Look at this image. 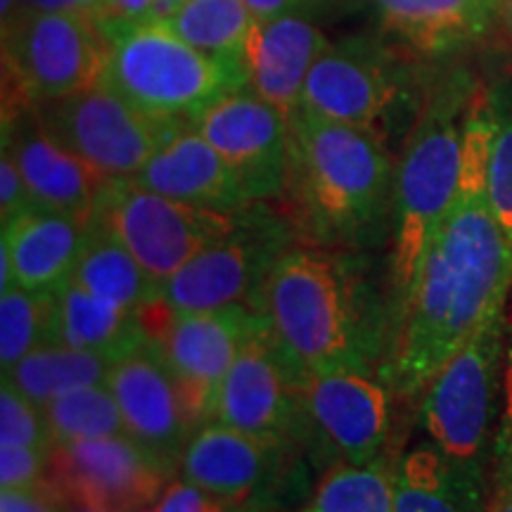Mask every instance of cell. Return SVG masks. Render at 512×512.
I'll list each match as a JSON object with an SVG mask.
<instances>
[{
	"instance_id": "30bf717a",
	"label": "cell",
	"mask_w": 512,
	"mask_h": 512,
	"mask_svg": "<svg viewBox=\"0 0 512 512\" xmlns=\"http://www.w3.org/2000/svg\"><path fill=\"white\" fill-rule=\"evenodd\" d=\"M501 316L484 323L432 377L422 422L437 451L453 465L477 472L494 403L501 351Z\"/></svg>"
},
{
	"instance_id": "9c48e42d",
	"label": "cell",
	"mask_w": 512,
	"mask_h": 512,
	"mask_svg": "<svg viewBox=\"0 0 512 512\" xmlns=\"http://www.w3.org/2000/svg\"><path fill=\"white\" fill-rule=\"evenodd\" d=\"M34 110L57 143L110 181L136 176L166 140L188 126L138 110L105 83L38 102Z\"/></svg>"
},
{
	"instance_id": "7402d4cb",
	"label": "cell",
	"mask_w": 512,
	"mask_h": 512,
	"mask_svg": "<svg viewBox=\"0 0 512 512\" xmlns=\"http://www.w3.org/2000/svg\"><path fill=\"white\" fill-rule=\"evenodd\" d=\"M396 46L420 57L458 53L494 27L501 0H370Z\"/></svg>"
},
{
	"instance_id": "4316f807",
	"label": "cell",
	"mask_w": 512,
	"mask_h": 512,
	"mask_svg": "<svg viewBox=\"0 0 512 512\" xmlns=\"http://www.w3.org/2000/svg\"><path fill=\"white\" fill-rule=\"evenodd\" d=\"M114 363L117 361L102 354L55 342L24 356L15 368L3 373V380L43 408L57 396L74 389L107 384Z\"/></svg>"
},
{
	"instance_id": "d4e9b609",
	"label": "cell",
	"mask_w": 512,
	"mask_h": 512,
	"mask_svg": "<svg viewBox=\"0 0 512 512\" xmlns=\"http://www.w3.org/2000/svg\"><path fill=\"white\" fill-rule=\"evenodd\" d=\"M74 285L121 309L145 311L157 302L159 285L107 228L88 219V238L72 275Z\"/></svg>"
},
{
	"instance_id": "2e32d148",
	"label": "cell",
	"mask_w": 512,
	"mask_h": 512,
	"mask_svg": "<svg viewBox=\"0 0 512 512\" xmlns=\"http://www.w3.org/2000/svg\"><path fill=\"white\" fill-rule=\"evenodd\" d=\"M107 384L119 403L128 437L174 470L202 420L164 363L155 339L150 337L143 347L114 363Z\"/></svg>"
},
{
	"instance_id": "f1b7e54d",
	"label": "cell",
	"mask_w": 512,
	"mask_h": 512,
	"mask_svg": "<svg viewBox=\"0 0 512 512\" xmlns=\"http://www.w3.org/2000/svg\"><path fill=\"white\" fill-rule=\"evenodd\" d=\"M60 342L57 290H24L12 285L0 292V366L8 373L31 351Z\"/></svg>"
},
{
	"instance_id": "8fae6325",
	"label": "cell",
	"mask_w": 512,
	"mask_h": 512,
	"mask_svg": "<svg viewBox=\"0 0 512 512\" xmlns=\"http://www.w3.org/2000/svg\"><path fill=\"white\" fill-rule=\"evenodd\" d=\"M403 93V64L389 41L349 36L330 43L306 79L299 110L339 124L377 126Z\"/></svg>"
},
{
	"instance_id": "4fadbf2b",
	"label": "cell",
	"mask_w": 512,
	"mask_h": 512,
	"mask_svg": "<svg viewBox=\"0 0 512 512\" xmlns=\"http://www.w3.org/2000/svg\"><path fill=\"white\" fill-rule=\"evenodd\" d=\"M50 477L64 496L93 512H140L164 494L169 467L128 434L55 446Z\"/></svg>"
},
{
	"instance_id": "ba28073f",
	"label": "cell",
	"mask_w": 512,
	"mask_h": 512,
	"mask_svg": "<svg viewBox=\"0 0 512 512\" xmlns=\"http://www.w3.org/2000/svg\"><path fill=\"white\" fill-rule=\"evenodd\" d=\"M238 211L192 207L140 188L131 178L107 181L88 219L107 228L162 285L195 254L233 230Z\"/></svg>"
},
{
	"instance_id": "7bdbcfd3",
	"label": "cell",
	"mask_w": 512,
	"mask_h": 512,
	"mask_svg": "<svg viewBox=\"0 0 512 512\" xmlns=\"http://www.w3.org/2000/svg\"><path fill=\"white\" fill-rule=\"evenodd\" d=\"M24 8L34 10H72L76 12L74 0H22Z\"/></svg>"
},
{
	"instance_id": "60d3db41",
	"label": "cell",
	"mask_w": 512,
	"mask_h": 512,
	"mask_svg": "<svg viewBox=\"0 0 512 512\" xmlns=\"http://www.w3.org/2000/svg\"><path fill=\"white\" fill-rule=\"evenodd\" d=\"M494 24H498V31H501L503 48H505V53H508L510 60H512V0H501Z\"/></svg>"
},
{
	"instance_id": "ab89813d",
	"label": "cell",
	"mask_w": 512,
	"mask_h": 512,
	"mask_svg": "<svg viewBox=\"0 0 512 512\" xmlns=\"http://www.w3.org/2000/svg\"><path fill=\"white\" fill-rule=\"evenodd\" d=\"M306 0H245V5L252 12L256 22H264V19H273L287 12L299 10Z\"/></svg>"
},
{
	"instance_id": "7a4b0ae2",
	"label": "cell",
	"mask_w": 512,
	"mask_h": 512,
	"mask_svg": "<svg viewBox=\"0 0 512 512\" xmlns=\"http://www.w3.org/2000/svg\"><path fill=\"white\" fill-rule=\"evenodd\" d=\"M259 311L302 389L313 375H370L377 330L342 259L313 249L285 252L268 275Z\"/></svg>"
},
{
	"instance_id": "484cf974",
	"label": "cell",
	"mask_w": 512,
	"mask_h": 512,
	"mask_svg": "<svg viewBox=\"0 0 512 512\" xmlns=\"http://www.w3.org/2000/svg\"><path fill=\"white\" fill-rule=\"evenodd\" d=\"M394 512H486L477 472L446 460L437 448H420L394 472Z\"/></svg>"
},
{
	"instance_id": "d6a6232c",
	"label": "cell",
	"mask_w": 512,
	"mask_h": 512,
	"mask_svg": "<svg viewBox=\"0 0 512 512\" xmlns=\"http://www.w3.org/2000/svg\"><path fill=\"white\" fill-rule=\"evenodd\" d=\"M0 446L55 448L43 408L17 392L8 380L0 387Z\"/></svg>"
},
{
	"instance_id": "52a82bcc",
	"label": "cell",
	"mask_w": 512,
	"mask_h": 512,
	"mask_svg": "<svg viewBox=\"0 0 512 512\" xmlns=\"http://www.w3.org/2000/svg\"><path fill=\"white\" fill-rule=\"evenodd\" d=\"M290 230L261 202L240 209L230 233L211 242L159 285L166 313H200L247 304L259 309L273 266L290 252Z\"/></svg>"
},
{
	"instance_id": "bcb514c9",
	"label": "cell",
	"mask_w": 512,
	"mask_h": 512,
	"mask_svg": "<svg viewBox=\"0 0 512 512\" xmlns=\"http://www.w3.org/2000/svg\"><path fill=\"white\" fill-rule=\"evenodd\" d=\"M204 512H228L226 508H223V505H219V501H211L209 498V505H207V510Z\"/></svg>"
},
{
	"instance_id": "b9f144b4",
	"label": "cell",
	"mask_w": 512,
	"mask_h": 512,
	"mask_svg": "<svg viewBox=\"0 0 512 512\" xmlns=\"http://www.w3.org/2000/svg\"><path fill=\"white\" fill-rule=\"evenodd\" d=\"M501 441H512V347L508 354V370H505V422Z\"/></svg>"
},
{
	"instance_id": "7c38bea8",
	"label": "cell",
	"mask_w": 512,
	"mask_h": 512,
	"mask_svg": "<svg viewBox=\"0 0 512 512\" xmlns=\"http://www.w3.org/2000/svg\"><path fill=\"white\" fill-rule=\"evenodd\" d=\"M230 166L249 202L285 195L290 178V119L252 88L223 95L190 121Z\"/></svg>"
},
{
	"instance_id": "f35d334b",
	"label": "cell",
	"mask_w": 512,
	"mask_h": 512,
	"mask_svg": "<svg viewBox=\"0 0 512 512\" xmlns=\"http://www.w3.org/2000/svg\"><path fill=\"white\" fill-rule=\"evenodd\" d=\"M498 451H501V465H498L496 491L486 505V512H512V444L501 441Z\"/></svg>"
},
{
	"instance_id": "cb8c5ba5",
	"label": "cell",
	"mask_w": 512,
	"mask_h": 512,
	"mask_svg": "<svg viewBox=\"0 0 512 512\" xmlns=\"http://www.w3.org/2000/svg\"><path fill=\"white\" fill-rule=\"evenodd\" d=\"M57 309H60V342L67 347L121 361L150 339L143 311L102 302L72 280L57 287Z\"/></svg>"
},
{
	"instance_id": "74e56055",
	"label": "cell",
	"mask_w": 512,
	"mask_h": 512,
	"mask_svg": "<svg viewBox=\"0 0 512 512\" xmlns=\"http://www.w3.org/2000/svg\"><path fill=\"white\" fill-rule=\"evenodd\" d=\"M0 512H60L41 489L0 491Z\"/></svg>"
},
{
	"instance_id": "f6af8a7d",
	"label": "cell",
	"mask_w": 512,
	"mask_h": 512,
	"mask_svg": "<svg viewBox=\"0 0 512 512\" xmlns=\"http://www.w3.org/2000/svg\"><path fill=\"white\" fill-rule=\"evenodd\" d=\"M74 5H76V12L91 17L95 22V17H98V10H100V0H74Z\"/></svg>"
},
{
	"instance_id": "f546056e",
	"label": "cell",
	"mask_w": 512,
	"mask_h": 512,
	"mask_svg": "<svg viewBox=\"0 0 512 512\" xmlns=\"http://www.w3.org/2000/svg\"><path fill=\"white\" fill-rule=\"evenodd\" d=\"M43 415L55 446L126 434L124 418L110 384H93L57 396L43 406Z\"/></svg>"
},
{
	"instance_id": "e0dca14e",
	"label": "cell",
	"mask_w": 512,
	"mask_h": 512,
	"mask_svg": "<svg viewBox=\"0 0 512 512\" xmlns=\"http://www.w3.org/2000/svg\"><path fill=\"white\" fill-rule=\"evenodd\" d=\"M3 150L15 159L34 204L76 219L91 216L102 185L110 181L57 143L34 107L3 117Z\"/></svg>"
},
{
	"instance_id": "5bb4252c",
	"label": "cell",
	"mask_w": 512,
	"mask_h": 512,
	"mask_svg": "<svg viewBox=\"0 0 512 512\" xmlns=\"http://www.w3.org/2000/svg\"><path fill=\"white\" fill-rule=\"evenodd\" d=\"M266 325V316L247 304L200 313H169L155 339L159 354L202 422L211 420V406L223 377L245 349V344Z\"/></svg>"
},
{
	"instance_id": "4dcf8cb0",
	"label": "cell",
	"mask_w": 512,
	"mask_h": 512,
	"mask_svg": "<svg viewBox=\"0 0 512 512\" xmlns=\"http://www.w3.org/2000/svg\"><path fill=\"white\" fill-rule=\"evenodd\" d=\"M306 512H394V475L377 460L337 467L320 482Z\"/></svg>"
},
{
	"instance_id": "8992f818",
	"label": "cell",
	"mask_w": 512,
	"mask_h": 512,
	"mask_svg": "<svg viewBox=\"0 0 512 512\" xmlns=\"http://www.w3.org/2000/svg\"><path fill=\"white\" fill-rule=\"evenodd\" d=\"M110 41L91 17L22 8L3 24V117L102 83Z\"/></svg>"
},
{
	"instance_id": "8d00e7d4",
	"label": "cell",
	"mask_w": 512,
	"mask_h": 512,
	"mask_svg": "<svg viewBox=\"0 0 512 512\" xmlns=\"http://www.w3.org/2000/svg\"><path fill=\"white\" fill-rule=\"evenodd\" d=\"M209 496L188 482H176L166 486L162 498L157 501L155 512H204Z\"/></svg>"
},
{
	"instance_id": "e575fe53",
	"label": "cell",
	"mask_w": 512,
	"mask_h": 512,
	"mask_svg": "<svg viewBox=\"0 0 512 512\" xmlns=\"http://www.w3.org/2000/svg\"><path fill=\"white\" fill-rule=\"evenodd\" d=\"M155 3L157 0H100L95 24L110 41L114 34L128 27L155 22Z\"/></svg>"
},
{
	"instance_id": "3957f363",
	"label": "cell",
	"mask_w": 512,
	"mask_h": 512,
	"mask_svg": "<svg viewBox=\"0 0 512 512\" xmlns=\"http://www.w3.org/2000/svg\"><path fill=\"white\" fill-rule=\"evenodd\" d=\"M311 235L361 247L380 238L392 166L377 133L297 110L290 117L287 190Z\"/></svg>"
},
{
	"instance_id": "d6986e66",
	"label": "cell",
	"mask_w": 512,
	"mask_h": 512,
	"mask_svg": "<svg viewBox=\"0 0 512 512\" xmlns=\"http://www.w3.org/2000/svg\"><path fill=\"white\" fill-rule=\"evenodd\" d=\"M328 48V36L299 10L254 22L245 53L249 88L290 119L302 105L313 64Z\"/></svg>"
},
{
	"instance_id": "ffe728a7",
	"label": "cell",
	"mask_w": 512,
	"mask_h": 512,
	"mask_svg": "<svg viewBox=\"0 0 512 512\" xmlns=\"http://www.w3.org/2000/svg\"><path fill=\"white\" fill-rule=\"evenodd\" d=\"M131 181L202 209L238 211L249 204L230 166L192 124L166 140Z\"/></svg>"
},
{
	"instance_id": "d590c367",
	"label": "cell",
	"mask_w": 512,
	"mask_h": 512,
	"mask_svg": "<svg viewBox=\"0 0 512 512\" xmlns=\"http://www.w3.org/2000/svg\"><path fill=\"white\" fill-rule=\"evenodd\" d=\"M31 207H34V200H31L27 183L19 174L10 152L3 150L0 155V219H3V226Z\"/></svg>"
},
{
	"instance_id": "9a60e30c",
	"label": "cell",
	"mask_w": 512,
	"mask_h": 512,
	"mask_svg": "<svg viewBox=\"0 0 512 512\" xmlns=\"http://www.w3.org/2000/svg\"><path fill=\"white\" fill-rule=\"evenodd\" d=\"M299 413H306L302 387L275 347L266 320L216 389L211 420L249 437L285 444L297 430Z\"/></svg>"
},
{
	"instance_id": "836d02e7",
	"label": "cell",
	"mask_w": 512,
	"mask_h": 512,
	"mask_svg": "<svg viewBox=\"0 0 512 512\" xmlns=\"http://www.w3.org/2000/svg\"><path fill=\"white\" fill-rule=\"evenodd\" d=\"M50 453L36 446H0V489H36L48 472Z\"/></svg>"
},
{
	"instance_id": "603a6c76",
	"label": "cell",
	"mask_w": 512,
	"mask_h": 512,
	"mask_svg": "<svg viewBox=\"0 0 512 512\" xmlns=\"http://www.w3.org/2000/svg\"><path fill=\"white\" fill-rule=\"evenodd\" d=\"M88 238V219L34 207L3 226L0 249L8 254L12 285L57 290L72 275Z\"/></svg>"
},
{
	"instance_id": "ee69618b",
	"label": "cell",
	"mask_w": 512,
	"mask_h": 512,
	"mask_svg": "<svg viewBox=\"0 0 512 512\" xmlns=\"http://www.w3.org/2000/svg\"><path fill=\"white\" fill-rule=\"evenodd\" d=\"M185 0H157L155 3V22H164L176 8H181Z\"/></svg>"
},
{
	"instance_id": "44dd1931",
	"label": "cell",
	"mask_w": 512,
	"mask_h": 512,
	"mask_svg": "<svg viewBox=\"0 0 512 512\" xmlns=\"http://www.w3.org/2000/svg\"><path fill=\"white\" fill-rule=\"evenodd\" d=\"M280 446L211 420L192 434L178 467L211 501H242L271 475Z\"/></svg>"
},
{
	"instance_id": "6da1fadb",
	"label": "cell",
	"mask_w": 512,
	"mask_h": 512,
	"mask_svg": "<svg viewBox=\"0 0 512 512\" xmlns=\"http://www.w3.org/2000/svg\"><path fill=\"white\" fill-rule=\"evenodd\" d=\"M510 285L512 242L491 211L486 185L458 183L401 309L384 382L399 394L420 392L467 339L503 313Z\"/></svg>"
},
{
	"instance_id": "1f68e13d",
	"label": "cell",
	"mask_w": 512,
	"mask_h": 512,
	"mask_svg": "<svg viewBox=\"0 0 512 512\" xmlns=\"http://www.w3.org/2000/svg\"><path fill=\"white\" fill-rule=\"evenodd\" d=\"M494 110V143L486 174V195L491 211L512 242V93L491 95Z\"/></svg>"
},
{
	"instance_id": "83f0119b",
	"label": "cell",
	"mask_w": 512,
	"mask_h": 512,
	"mask_svg": "<svg viewBox=\"0 0 512 512\" xmlns=\"http://www.w3.org/2000/svg\"><path fill=\"white\" fill-rule=\"evenodd\" d=\"M164 22L202 53L245 62L256 19L245 0H185Z\"/></svg>"
},
{
	"instance_id": "5b68a950",
	"label": "cell",
	"mask_w": 512,
	"mask_h": 512,
	"mask_svg": "<svg viewBox=\"0 0 512 512\" xmlns=\"http://www.w3.org/2000/svg\"><path fill=\"white\" fill-rule=\"evenodd\" d=\"M102 83L138 110L190 121L249 86L245 62L202 53L166 22H143L110 38Z\"/></svg>"
},
{
	"instance_id": "277c9868",
	"label": "cell",
	"mask_w": 512,
	"mask_h": 512,
	"mask_svg": "<svg viewBox=\"0 0 512 512\" xmlns=\"http://www.w3.org/2000/svg\"><path fill=\"white\" fill-rule=\"evenodd\" d=\"M470 100L453 83L441 88L413 126L396 169L392 275L401 309L411 299L427 249L456 200L465 128L458 117L470 110Z\"/></svg>"
},
{
	"instance_id": "ac0fdd59",
	"label": "cell",
	"mask_w": 512,
	"mask_h": 512,
	"mask_svg": "<svg viewBox=\"0 0 512 512\" xmlns=\"http://www.w3.org/2000/svg\"><path fill=\"white\" fill-rule=\"evenodd\" d=\"M302 399L306 415L349 463H373L387 437L389 396L366 373L309 377Z\"/></svg>"
}]
</instances>
